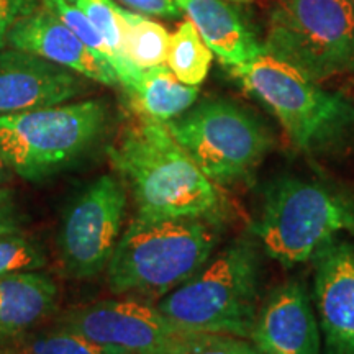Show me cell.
I'll return each instance as SVG.
<instances>
[{
	"label": "cell",
	"instance_id": "6da1fadb",
	"mask_svg": "<svg viewBox=\"0 0 354 354\" xmlns=\"http://www.w3.org/2000/svg\"><path fill=\"white\" fill-rule=\"evenodd\" d=\"M131 189L136 218H223L218 189L171 135L165 123L143 118L107 149Z\"/></svg>",
	"mask_w": 354,
	"mask_h": 354
},
{
	"label": "cell",
	"instance_id": "7a4b0ae2",
	"mask_svg": "<svg viewBox=\"0 0 354 354\" xmlns=\"http://www.w3.org/2000/svg\"><path fill=\"white\" fill-rule=\"evenodd\" d=\"M221 221L209 218H133L107 266L109 289L117 295L162 299L196 276L220 241Z\"/></svg>",
	"mask_w": 354,
	"mask_h": 354
},
{
	"label": "cell",
	"instance_id": "3957f363",
	"mask_svg": "<svg viewBox=\"0 0 354 354\" xmlns=\"http://www.w3.org/2000/svg\"><path fill=\"white\" fill-rule=\"evenodd\" d=\"M346 233H354L353 194L297 176L266 187L253 223L261 250L284 268L308 263Z\"/></svg>",
	"mask_w": 354,
	"mask_h": 354
},
{
	"label": "cell",
	"instance_id": "277c9868",
	"mask_svg": "<svg viewBox=\"0 0 354 354\" xmlns=\"http://www.w3.org/2000/svg\"><path fill=\"white\" fill-rule=\"evenodd\" d=\"M259 243L240 236L159 299L158 308L190 331L250 339L259 310Z\"/></svg>",
	"mask_w": 354,
	"mask_h": 354
},
{
	"label": "cell",
	"instance_id": "5b68a950",
	"mask_svg": "<svg viewBox=\"0 0 354 354\" xmlns=\"http://www.w3.org/2000/svg\"><path fill=\"white\" fill-rule=\"evenodd\" d=\"M107 120V104L100 99L3 115L0 153L17 176L41 183L91 151Z\"/></svg>",
	"mask_w": 354,
	"mask_h": 354
},
{
	"label": "cell",
	"instance_id": "8992f818",
	"mask_svg": "<svg viewBox=\"0 0 354 354\" xmlns=\"http://www.w3.org/2000/svg\"><path fill=\"white\" fill-rule=\"evenodd\" d=\"M243 87L281 122L292 145L315 153L342 141L354 127V107L343 95L310 81L268 53L232 69Z\"/></svg>",
	"mask_w": 354,
	"mask_h": 354
},
{
	"label": "cell",
	"instance_id": "52a82bcc",
	"mask_svg": "<svg viewBox=\"0 0 354 354\" xmlns=\"http://www.w3.org/2000/svg\"><path fill=\"white\" fill-rule=\"evenodd\" d=\"M165 125L215 185L253 177L274 146L258 115L230 99L203 100Z\"/></svg>",
	"mask_w": 354,
	"mask_h": 354
},
{
	"label": "cell",
	"instance_id": "ba28073f",
	"mask_svg": "<svg viewBox=\"0 0 354 354\" xmlns=\"http://www.w3.org/2000/svg\"><path fill=\"white\" fill-rule=\"evenodd\" d=\"M264 53L313 82L354 71V0H279Z\"/></svg>",
	"mask_w": 354,
	"mask_h": 354
},
{
	"label": "cell",
	"instance_id": "9c48e42d",
	"mask_svg": "<svg viewBox=\"0 0 354 354\" xmlns=\"http://www.w3.org/2000/svg\"><path fill=\"white\" fill-rule=\"evenodd\" d=\"M56 323L113 354H179L209 335L179 326L158 305L131 297L71 308Z\"/></svg>",
	"mask_w": 354,
	"mask_h": 354
},
{
	"label": "cell",
	"instance_id": "30bf717a",
	"mask_svg": "<svg viewBox=\"0 0 354 354\" xmlns=\"http://www.w3.org/2000/svg\"><path fill=\"white\" fill-rule=\"evenodd\" d=\"M125 212V185L112 174L99 176L73 198L57 234L59 259L71 277L92 279L107 269Z\"/></svg>",
	"mask_w": 354,
	"mask_h": 354
},
{
	"label": "cell",
	"instance_id": "8fae6325",
	"mask_svg": "<svg viewBox=\"0 0 354 354\" xmlns=\"http://www.w3.org/2000/svg\"><path fill=\"white\" fill-rule=\"evenodd\" d=\"M312 261L323 354H354V243L339 238Z\"/></svg>",
	"mask_w": 354,
	"mask_h": 354
},
{
	"label": "cell",
	"instance_id": "7c38bea8",
	"mask_svg": "<svg viewBox=\"0 0 354 354\" xmlns=\"http://www.w3.org/2000/svg\"><path fill=\"white\" fill-rule=\"evenodd\" d=\"M250 342L263 354H323L320 325L305 284L287 281L268 295Z\"/></svg>",
	"mask_w": 354,
	"mask_h": 354
},
{
	"label": "cell",
	"instance_id": "4fadbf2b",
	"mask_svg": "<svg viewBox=\"0 0 354 354\" xmlns=\"http://www.w3.org/2000/svg\"><path fill=\"white\" fill-rule=\"evenodd\" d=\"M84 91L74 71L17 48L0 51V117L66 104Z\"/></svg>",
	"mask_w": 354,
	"mask_h": 354
},
{
	"label": "cell",
	"instance_id": "5bb4252c",
	"mask_svg": "<svg viewBox=\"0 0 354 354\" xmlns=\"http://www.w3.org/2000/svg\"><path fill=\"white\" fill-rule=\"evenodd\" d=\"M8 44L74 71L88 81L104 86L120 84L113 69L102 63L82 39L44 6L17 21L8 35Z\"/></svg>",
	"mask_w": 354,
	"mask_h": 354
},
{
	"label": "cell",
	"instance_id": "9a60e30c",
	"mask_svg": "<svg viewBox=\"0 0 354 354\" xmlns=\"http://www.w3.org/2000/svg\"><path fill=\"white\" fill-rule=\"evenodd\" d=\"M57 284L39 271L0 277V354L33 333L56 312Z\"/></svg>",
	"mask_w": 354,
	"mask_h": 354
},
{
	"label": "cell",
	"instance_id": "2e32d148",
	"mask_svg": "<svg viewBox=\"0 0 354 354\" xmlns=\"http://www.w3.org/2000/svg\"><path fill=\"white\" fill-rule=\"evenodd\" d=\"M196 25L203 41L228 69L243 66L264 51L240 8L227 0H176Z\"/></svg>",
	"mask_w": 354,
	"mask_h": 354
},
{
	"label": "cell",
	"instance_id": "e0dca14e",
	"mask_svg": "<svg viewBox=\"0 0 354 354\" xmlns=\"http://www.w3.org/2000/svg\"><path fill=\"white\" fill-rule=\"evenodd\" d=\"M198 94L201 87L180 82L167 64H161L143 69L138 84L128 95L141 117L166 123L187 112Z\"/></svg>",
	"mask_w": 354,
	"mask_h": 354
},
{
	"label": "cell",
	"instance_id": "ac0fdd59",
	"mask_svg": "<svg viewBox=\"0 0 354 354\" xmlns=\"http://www.w3.org/2000/svg\"><path fill=\"white\" fill-rule=\"evenodd\" d=\"M74 7H77L92 25L102 33L107 41L110 51L115 59V74L118 82L125 88L127 94L135 88L140 81L141 71L131 63L125 46V28H123L122 17L117 13L113 0H69Z\"/></svg>",
	"mask_w": 354,
	"mask_h": 354
},
{
	"label": "cell",
	"instance_id": "d6986e66",
	"mask_svg": "<svg viewBox=\"0 0 354 354\" xmlns=\"http://www.w3.org/2000/svg\"><path fill=\"white\" fill-rule=\"evenodd\" d=\"M115 8L123 20L125 46L131 63L141 71L166 64L171 33L165 26L146 15L118 6L117 2Z\"/></svg>",
	"mask_w": 354,
	"mask_h": 354
},
{
	"label": "cell",
	"instance_id": "ffe728a7",
	"mask_svg": "<svg viewBox=\"0 0 354 354\" xmlns=\"http://www.w3.org/2000/svg\"><path fill=\"white\" fill-rule=\"evenodd\" d=\"M212 61H214V53L202 39L196 25L189 19L180 21L169 38L167 68L180 82L201 87L209 74Z\"/></svg>",
	"mask_w": 354,
	"mask_h": 354
},
{
	"label": "cell",
	"instance_id": "44dd1931",
	"mask_svg": "<svg viewBox=\"0 0 354 354\" xmlns=\"http://www.w3.org/2000/svg\"><path fill=\"white\" fill-rule=\"evenodd\" d=\"M3 354H113L100 344L55 323L51 328L35 330Z\"/></svg>",
	"mask_w": 354,
	"mask_h": 354
},
{
	"label": "cell",
	"instance_id": "7402d4cb",
	"mask_svg": "<svg viewBox=\"0 0 354 354\" xmlns=\"http://www.w3.org/2000/svg\"><path fill=\"white\" fill-rule=\"evenodd\" d=\"M46 266L41 243L24 232L0 234V277L15 272L39 271Z\"/></svg>",
	"mask_w": 354,
	"mask_h": 354
},
{
	"label": "cell",
	"instance_id": "603a6c76",
	"mask_svg": "<svg viewBox=\"0 0 354 354\" xmlns=\"http://www.w3.org/2000/svg\"><path fill=\"white\" fill-rule=\"evenodd\" d=\"M41 2L48 10H51L57 19L63 20L82 39V43L99 57L102 63L112 68L115 73V59L107 41L77 7H74L69 0H41Z\"/></svg>",
	"mask_w": 354,
	"mask_h": 354
},
{
	"label": "cell",
	"instance_id": "cb8c5ba5",
	"mask_svg": "<svg viewBox=\"0 0 354 354\" xmlns=\"http://www.w3.org/2000/svg\"><path fill=\"white\" fill-rule=\"evenodd\" d=\"M179 354H263L250 339L227 335H207Z\"/></svg>",
	"mask_w": 354,
	"mask_h": 354
},
{
	"label": "cell",
	"instance_id": "d4e9b609",
	"mask_svg": "<svg viewBox=\"0 0 354 354\" xmlns=\"http://www.w3.org/2000/svg\"><path fill=\"white\" fill-rule=\"evenodd\" d=\"M43 7L41 0H0V51L8 44V35L17 21Z\"/></svg>",
	"mask_w": 354,
	"mask_h": 354
},
{
	"label": "cell",
	"instance_id": "484cf974",
	"mask_svg": "<svg viewBox=\"0 0 354 354\" xmlns=\"http://www.w3.org/2000/svg\"><path fill=\"white\" fill-rule=\"evenodd\" d=\"M125 3L130 10L146 17H161L172 20L183 17V8L177 6L176 0H118Z\"/></svg>",
	"mask_w": 354,
	"mask_h": 354
},
{
	"label": "cell",
	"instance_id": "4316f807",
	"mask_svg": "<svg viewBox=\"0 0 354 354\" xmlns=\"http://www.w3.org/2000/svg\"><path fill=\"white\" fill-rule=\"evenodd\" d=\"M21 232L20 214L10 189L0 185V234Z\"/></svg>",
	"mask_w": 354,
	"mask_h": 354
},
{
	"label": "cell",
	"instance_id": "83f0119b",
	"mask_svg": "<svg viewBox=\"0 0 354 354\" xmlns=\"http://www.w3.org/2000/svg\"><path fill=\"white\" fill-rule=\"evenodd\" d=\"M10 167H8V165L6 162V159H3L2 153H0V185H2L3 183H7L8 177H10Z\"/></svg>",
	"mask_w": 354,
	"mask_h": 354
},
{
	"label": "cell",
	"instance_id": "f1b7e54d",
	"mask_svg": "<svg viewBox=\"0 0 354 354\" xmlns=\"http://www.w3.org/2000/svg\"><path fill=\"white\" fill-rule=\"evenodd\" d=\"M232 2H251V0H232Z\"/></svg>",
	"mask_w": 354,
	"mask_h": 354
}]
</instances>
